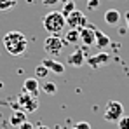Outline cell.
<instances>
[{"label":"cell","instance_id":"cell-13","mask_svg":"<svg viewBox=\"0 0 129 129\" xmlns=\"http://www.w3.org/2000/svg\"><path fill=\"white\" fill-rule=\"evenodd\" d=\"M94 33H96V42H94V47H98L100 51H103L105 47L110 45L112 40H110V37H108L107 33H103V31H101V30H98V28H96V31H94Z\"/></svg>","mask_w":129,"mask_h":129},{"label":"cell","instance_id":"cell-10","mask_svg":"<svg viewBox=\"0 0 129 129\" xmlns=\"http://www.w3.org/2000/svg\"><path fill=\"white\" fill-rule=\"evenodd\" d=\"M86 54H84V51L82 49H75L70 56H68V59H66V63L70 64V66H75V68H79V66H82V64L86 63Z\"/></svg>","mask_w":129,"mask_h":129},{"label":"cell","instance_id":"cell-16","mask_svg":"<svg viewBox=\"0 0 129 129\" xmlns=\"http://www.w3.org/2000/svg\"><path fill=\"white\" fill-rule=\"evenodd\" d=\"M75 9H77V5H75V2H72V0H68V2H64L63 5H61V11H59V12H61V14H63L64 18H66V16H68V14H72V12H73Z\"/></svg>","mask_w":129,"mask_h":129},{"label":"cell","instance_id":"cell-1","mask_svg":"<svg viewBox=\"0 0 129 129\" xmlns=\"http://www.w3.org/2000/svg\"><path fill=\"white\" fill-rule=\"evenodd\" d=\"M4 44V49L11 54V56H23L28 49V39L23 31L18 30H12V31H7L2 39Z\"/></svg>","mask_w":129,"mask_h":129},{"label":"cell","instance_id":"cell-8","mask_svg":"<svg viewBox=\"0 0 129 129\" xmlns=\"http://www.w3.org/2000/svg\"><path fill=\"white\" fill-rule=\"evenodd\" d=\"M110 61V54L108 52H98L96 56H91V58H87L86 63L91 66V68H100V66H103V64H107Z\"/></svg>","mask_w":129,"mask_h":129},{"label":"cell","instance_id":"cell-21","mask_svg":"<svg viewBox=\"0 0 129 129\" xmlns=\"http://www.w3.org/2000/svg\"><path fill=\"white\" fill-rule=\"evenodd\" d=\"M117 126H119V129H129V117L127 115H122L117 120Z\"/></svg>","mask_w":129,"mask_h":129},{"label":"cell","instance_id":"cell-20","mask_svg":"<svg viewBox=\"0 0 129 129\" xmlns=\"http://www.w3.org/2000/svg\"><path fill=\"white\" fill-rule=\"evenodd\" d=\"M64 2H68V0H42V5L54 9V7H61Z\"/></svg>","mask_w":129,"mask_h":129},{"label":"cell","instance_id":"cell-5","mask_svg":"<svg viewBox=\"0 0 129 129\" xmlns=\"http://www.w3.org/2000/svg\"><path fill=\"white\" fill-rule=\"evenodd\" d=\"M18 105H19V110L26 112V113H31V112H35L39 108V98L23 92V94H19V98H18Z\"/></svg>","mask_w":129,"mask_h":129},{"label":"cell","instance_id":"cell-9","mask_svg":"<svg viewBox=\"0 0 129 129\" xmlns=\"http://www.w3.org/2000/svg\"><path fill=\"white\" fill-rule=\"evenodd\" d=\"M42 64L51 72V73H54V75H63L64 73V64L59 63V61H56V59H52V58L42 59Z\"/></svg>","mask_w":129,"mask_h":129},{"label":"cell","instance_id":"cell-14","mask_svg":"<svg viewBox=\"0 0 129 129\" xmlns=\"http://www.w3.org/2000/svg\"><path fill=\"white\" fill-rule=\"evenodd\" d=\"M103 19H105L107 24L115 26V24H119V21H120V12L117 9H108L107 12H105V16H103Z\"/></svg>","mask_w":129,"mask_h":129},{"label":"cell","instance_id":"cell-18","mask_svg":"<svg viewBox=\"0 0 129 129\" xmlns=\"http://www.w3.org/2000/svg\"><path fill=\"white\" fill-rule=\"evenodd\" d=\"M51 72L44 66V64H39L37 68H35V79L39 80V79H47V75H49Z\"/></svg>","mask_w":129,"mask_h":129},{"label":"cell","instance_id":"cell-4","mask_svg":"<svg viewBox=\"0 0 129 129\" xmlns=\"http://www.w3.org/2000/svg\"><path fill=\"white\" fill-rule=\"evenodd\" d=\"M122 115H124L122 103H119V101H108L107 107H105V113H103L105 120H108V122H117Z\"/></svg>","mask_w":129,"mask_h":129},{"label":"cell","instance_id":"cell-24","mask_svg":"<svg viewBox=\"0 0 129 129\" xmlns=\"http://www.w3.org/2000/svg\"><path fill=\"white\" fill-rule=\"evenodd\" d=\"M19 129H33V124L26 120V122H23L21 126H19Z\"/></svg>","mask_w":129,"mask_h":129},{"label":"cell","instance_id":"cell-27","mask_svg":"<svg viewBox=\"0 0 129 129\" xmlns=\"http://www.w3.org/2000/svg\"><path fill=\"white\" fill-rule=\"evenodd\" d=\"M0 89H2V82H0Z\"/></svg>","mask_w":129,"mask_h":129},{"label":"cell","instance_id":"cell-23","mask_svg":"<svg viewBox=\"0 0 129 129\" xmlns=\"http://www.w3.org/2000/svg\"><path fill=\"white\" fill-rule=\"evenodd\" d=\"M73 129H91V124H89V122H84V120H82V122H77Z\"/></svg>","mask_w":129,"mask_h":129},{"label":"cell","instance_id":"cell-2","mask_svg":"<svg viewBox=\"0 0 129 129\" xmlns=\"http://www.w3.org/2000/svg\"><path fill=\"white\" fill-rule=\"evenodd\" d=\"M42 24H44V30L49 31L51 35H59L63 31V28L66 26V18L59 11H51L44 16Z\"/></svg>","mask_w":129,"mask_h":129},{"label":"cell","instance_id":"cell-6","mask_svg":"<svg viewBox=\"0 0 129 129\" xmlns=\"http://www.w3.org/2000/svg\"><path fill=\"white\" fill-rule=\"evenodd\" d=\"M66 24H68L70 28H77V30H80V28L87 26V18H86V14H84L82 11L75 9L72 14L66 16Z\"/></svg>","mask_w":129,"mask_h":129},{"label":"cell","instance_id":"cell-17","mask_svg":"<svg viewBox=\"0 0 129 129\" xmlns=\"http://www.w3.org/2000/svg\"><path fill=\"white\" fill-rule=\"evenodd\" d=\"M40 91L45 92V94H56L58 92V86L54 82H45L44 86H40Z\"/></svg>","mask_w":129,"mask_h":129},{"label":"cell","instance_id":"cell-3","mask_svg":"<svg viewBox=\"0 0 129 129\" xmlns=\"http://www.w3.org/2000/svg\"><path fill=\"white\" fill-rule=\"evenodd\" d=\"M64 39H61L59 35H49L45 40H44V49H45V52L49 54V56H58V54H61V51L64 49Z\"/></svg>","mask_w":129,"mask_h":129},{"label":"cell","instance_id":"cell-7","mask_svg":"<svg viewBox=\"0 0 129 129\" xmlns=\"http://www.w3.org/2000/svg\"><path fill=\"white\" fill-rule=\"evenodd\" d=\"M96 26L94 24H89L87 23V26L84 28H80V44L84 45V47H92L94 42H96Z\"/></svg>","mask_w":129,"mask_h":129},{"label":"cell","instance_id":"cell-15","mask_svg":"<svg viewBox=\"0 0 129 129\" xmlns=\"http://www.w3.org/2000/svg\"><path fill=\"white\" fill-rule=\"evenodd\" d=\"M64 42L66 44H79L80 42V30L70 28V30L64 33Z\"/></svg>","mask_w":129,"mask_h":129},{"label":"cell","instance_id":"cell-22","mask_svg":"<svg viewBox=\"0 0 129 129\" xmlns=\"http://www.w3.org/2000/svg\"><path fill=\"white\" fill-rule=\"evenodd\" d=\"M87 9L89 11H96L98 7H100V0H87Z\"/></svg>","mask_w":129,"mask_h":129},{"label":"cell","instance_id":"cell-19","mask_svg":"<svg viewBox=\"0 0 129 129\" xmlns=\"http://www.w3.org/2000/svg\"><path fill=\"white\" fill-rule=\"evenodd\" d=\"M18 0H0V11H11L14 9Z\"/></svg>","mask_w":129,"mask_h":129},{"label":"cell","instance_id":"cell-25","mask_svg":"<svg viewBox=\"0 0 129 129\" xmlns=\"http://www.w3.org/2000/svg\"><path fill=\"white\" fill-rule=\"evenodd\" d=\"M124 18H126V24H127V30H129V12L124 14Z\"/></svg>","mask_w":129,"mask_h":129},{"label":"cell","instance_id":"cell-12","mask_svg":"<svg viewBox=\"0 0 129 129\" xmlns=\"http://www.w3.org/2000/svg\"><path fill=\"white\" fill-rule=\"evenodd\" d=\"M26 119H28L26 112H23V110H14V112L11 113L9 124H11L12 127H19V126H21L23 122H26Z\"/></svg>","mask_w":129,"mask_h":129},{"label":"cell","instance_id":"cell-11","mask_svg":"<svg viewBox=\"0 0 129 129\" xmlns=\"http://www.w3.org/2000/svg\"><path fill=\"white\" fill-rule=\"evenodd\" d=\"M23 91L26 92V94H31V96H39V92H40V84H39V80L35 79V77H30V79H26L24 82H23Z\"/></svg>","mask_w":129,"mask_h":129},{"label":"cell","instance_id":"cell-26","mask_svg":"<svg viewBox=\"0 0 129 129\" xmlns=\"http://www.w3.org/2000/svg\"><path fill=\"white\" fill-rule=\"evenodd\" d=\"M33 129H49V127H47V126H42V124H39L37 127H33Z\"/></svg>","mask_w":129,"mask_h":129}]
</instances>
